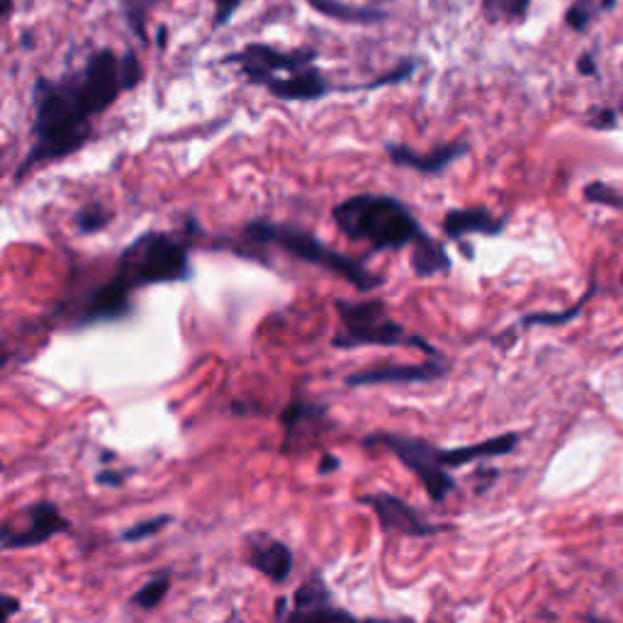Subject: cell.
I'll list each match as a JSON object with an SVG mask.
<instances>
[{
  "instance_id": "1",
  "label": "cell",
  "mask_w": 623,
  "mask_h": 623,
  "mask_svg": "<svg viewBox=\"0 0 623 623\" xmlns=\"http://www.w3.org/2000/svg\"><path fill=\"white\" fill-rule=\"evenodd\" d=\"M91 117L81 91V76H66L59 81L37 78L35 81V125H32L30 151L18 166L15 178L25 176L30 168L47 161L66 159L74 151L86 147L91 139Z\"/></svg>"
},
{
  "instance_id": "2",
  "label": "cell",
  "mask_w": 623,
  "mask_h": 623,
  "mask_svg": "<svg viewBox=\"0 0 623 623\" xmlns=\"http://www.w3.org/2000/svg\"><path fill=\"white\" fill-rule=\"evenodd\" d=\"M331 217L346 237L351 241H366L373 251L414 246L426 234L412 210L392 195H353L339 202Z\"/></svg>"
},
{
  "instance_id": "3",
  "label": "cell",
  "mask_w": 623,
  "mask_h": 623,
  "mask_svg": "<svg viewBox=\"0 0 623 623\" xmlns=\"http://www.w3.org/2000/svg\"><path fill=\"white\" fill-rule=\"evenodd\" d=\"M244 237L246 241H251V244L280 246V249L288 251L290 256L300 258V261L312 263V266H319V268H324V271L339 275V278H344L346 283H351L353 288L361 290V293H370V290L383 285V278L370 273L361 261L329 249L322 239H317L314 234L305 232V229L290 227V224L268 222V220H254L244 227Z\"/></svg>"
},
{
  "instance_id": "4",
  "label": "cell",
  "mask_w": 623,
  "mask_h": 623,
  "mask_svg": "<svg viewBox=\"0 0 623 623\" xmlns=\"http://www.w3.org/2000/svg\"><path fill=\"white\" fill-rule=\"evenodd\" d=\"M117 275L132 290L161 283H185L193 278L188 246L166 232H147L120 254Z\"/></svg>"
},
{
  "instance_id": "5",
  "label": "cell",
  "mask_w": 623,
  "mask_h": 623,
  "mask_svg": "<svg viewBox=\"0 0 623 623\" xmlns=\"http://www.w3.org/2000/svg\"><path fill=\"white\" fill-rule=\"evenodd\" d=\"M336 314L341 327L331 339V346L341 351L363 346H412L426 356H436V349L422 336L407 334L400 322L390 317L385 300H336Z\"/></svg>"
},
{
  "instance_id": "6",
  "label": "cell",
  "mask_w": 623,
  "mask_h": 623,
  "mask_svg": "<svg viewBox=\"0 0 623 623\" xmlns=\"http://www.w3.org/2000/svg\"><path fill=\"white\" fill-rule=\"evenodd\" d=\"M363 443L368 448L383 446L390 453H395L404 468L417 475L424 492L434 504H441L448 497V492L456 490V480L448 475V468L441 463V448L436 443L402 434H370Z\"/></svg>"
},
{
  "instance_id": "7",
  "label": "cell",
  "mask_w": 623,
  "mask_h": 623,
  "mask_svg": "<svg viewBox=\"0 0 623 623\" xmlns=\"http://www.w3.org/2000/svg\"><path fill=\"white\" fill-rule=\"evenodd\" d=\"M275 619L278 623H395V619H356L351 611L341 609L331 599V592L322 575H312L295 589L293 609L288 602H275Z\"/></svg>"
},
{
  "instance_id": "8",
  "label": "cell",
  "mask_w": 623,
  "mask_h": 623,
  "mask_svg": "<svg viewBox=\"0 0 623 623\" xmlns=\"http://www.w3.org/2000/svg\"><path fill=\"white\" fill-rule=\"evenodd\" d=\"M314 52L300 49V52H280L268 44H246L237 54L224 56V64H237L241 74L258 86H268V81L280 74H295V71L312 66Z\"/></svg>"
},
{
  "instance_id": "9",
  "label": "cell",
  "mask_w": 623,
  "mask_h": 623,
  "mask_svg": "<svg viewBox=\"0 0 623 623\" xmlns=\"http://www.w3.org/2000/svg\"><path fill=\"white\" fill-rule=\"evenodd\" d=\"M25 526L13 529L10 524L3 526L0 531V546L3 550H25L47 543L52 536L69 531V521L64 519L54 502H37L27 507L25 512Z\"/></svg>"
},
{
  "instance_id": "10",
  "label": "cell",
  "mask_w": 623,
  "mask_h": 623,
  "mask_svg": "<svg viewBox=\"0 0 623 623\" xmlns=\"http://www.w3.org/2000/svg\"><path fill=\"white\" fill-rule=\"evenodd\" d=\"M81 91L93 115L108 110L122 93L120 59L110 49H100L88 59L81 74Z\"/></svg>"
},
{
  "instance_id": "11",
  "label": "cell",
  "mask_w": 623,
  "mask_h": 623,
  "mask_svg": "<svg viewBox=\"0 0 623 623\" xmlns=\"http://www.w3.org/2000/svg\"><path fill=\"white\" fill-rule=\"evenodd\" d=\"M361 504L373 509L378 514L380 524L387 533H404V536H436L441 526L429 524L424 516L417 512L409 502L402 497L390 495V492H373V495H363Z\"/></svg>"
},
{
  "instance_id": "12",
  "label": "cell",
  "mask_w": 623,
  "mask_h": 623,
  "mask_svg": "<svg viewBox=\"0 0 623 623\" xmlns=\"http://www.w3.org/2000/svg\"><path fill=\"white\" fill-rule=\"evenodd\" d=\"M132 293L120 275H112L103 285L93 290L83 302V310L78 312V324H98V322H117L132 314Z\"/></svg>"
},
{
  "instance_id": "13",
  "label": "cell",
  "mask_w": 623,
  "mask_h": 623,
  "mask_svg": "<svg viewBox=\"0 0 623 623\" xmlns=\"http://www.w3.org/2000/svg\"><path fill=\"white\" fill-rule=\"evenodd\" d=\"M448 373L446 363H441L439 358L424 363H392V366H378V368H366L361 373H353L346 378L349 387H373V385H409V383H431V380H439Z\"/></svg>"
},
{
  "instance_id": "14",
  "label": "cell",
  "mask_w": 623,
  "mask_h": 623,
  "mask_svg": "<svg viewBox=\"0 0 623 623\" xmlns=\"http://www.w3.org/2000/svg\"><path fill=\"white\" fill-rule=\"evenodd\" d=\"M387 156L395 166L402 168H412V171L424 173V176H439V173L446 171L448 166L456 164L458 159H463L468 154L470 147L465 142H453L446 144V147H439L429 154H419V151L404 147V144H385Z\"/></svg>"
},
{
  "instance_id": "15",
  "label": "cell",
  "mask_w": 623,
  "mask_h": 623,
  "mask_svg": "<svg viewBox=\"0 0 623 623\" xmlns=\"http://www.w3.org/2000/svg\"><path fill=\"white\" fill-rule=\"evenodd\" d=\"M293 563V550L283 541L263 536V533H251L249 536V565L261 575H266L273 585L288 582Z\"/></svg>"
},
{
  "instance_id": "16",
  "label": "cell",
  "mask_w": 623,
  "mask_h": 623,
  "mask_svg": "<svg viewBox=\"0 0 623 623\" xmlns=\"http://www.w3.org/2000/svg\"><path fill=\"white\" fill-rule=\"evenodd\" d=\"M504 217L492 215L487 207H463V210H448L443 217L441 229L448 239L460 241L468 234H485V237H497L502 234Z\"/></svg>"
},
{
  "instance_id": "17",
  "label": "cell",
  "mask_w": 623,
  "mask_h": 623,
  "mask_svg": "<svg viewBox=\"0 0 623 623\" xmlns=\"http://www.w3.org/2000/svg\"><path fill=\"white\" fill-rule=\"evenodd\" d=\"M266 88L268 93H273L280 100H317L331 91L327 78H324L322 71L314 69V64L285 78H273Z\"/></svg>"
},
{
  "instance_id": "18",
  "label": "cell",
  "mask_w": 623,
  "mask_h": 623,
  "mask_svg": "<svg viewBox=\"0 0 623 623\" xmlns=\"http://www.w3.org/2000/svg\"><path fill=\"white\" fill-rule=\"evenodd\" d=\"M519 441H521V436L512 431V434L492 436V439L473 443V446H458V448H451V451H443L441 448V463L451 470V468H463V465L477 463V460L502 458V456H509V453L519 446Z\"/></svg>"
},
{
  "instance_id": "19",
  "label": "cell",
  "mask_w": 623,
  "mask_h": 623,
  "mask_svg": "<svg viewBox=\"0 0 623 623\" xmlns=\"http://www.w3.org/2000/svg\"><path fill=\"white\" fill-rule=\"evenodd\" d=\"M324 417H327V407H324V404L305 402V400H300V397L290 400L288 407L280 412V424H283V429H285L283 451H290V446H295L302 426L324 424Z\"/></svg>"
},
{
  "instance_id": "20",
  "label": "cell",
  "mask_w": 623,
  "mask_h": 623,
  "mask_svg": "<svg viewBox=\"0 0 623 623\" xmlns=\"http://www.w3.org/2000/svg\"><path fill=\"white\" fill-rule=\"evenodd\" d=\"M412 268L419 278H431V275H441L451 271V258H448L446 249L441 241H436L429 234L414 244L412 249Z\"/></svg>"
},
{
  "instance_id": "21",
  "label": "cell",
  "mask_w": 623,
  "mask_h": 623,
  "mask_svg": "<svg viewBox=\"0 0 623 623\" xmlns=\"http://www.w3.org/2000/svg\"><path fill=\"white\" fill-rule=\"evenodd\" d=\"M307 3L317 13L327 15L331 20L353 22V25H370V22H383L387 18V13H383V10L353 8V5L341 3V0H307Z\"/></svg>"
},
{
  "instance_id": "22",
  "label": "cell",
  "mask_w": 623,
  "mask_h": 623,
  "mask_svg": "<svg viewBox=\"0 0 623 623\" xmlns=\"http://www.w3.org/2000/svg\"><path fill=\"white\" fill-rule=\"evenodd\" d=\"M531 0H482L487 22H521L529 15Z\"/></svg>"
},
{
  "instance_id": "23",
  "label": "cell",
  "mask_w": 623,
  "mask_h": 623,
  "mask_svg": "<svg viewBox=\"0 0 623 623\" xmlns=\"http://www.w3.org/2000/svg\"><path fill=\"white\" fill-rule=\"evenodd\" d=\"M592 293H594V285L587 290L585 295L580 297V300H577V305H575V307H570V310H565V312L529 314V317L521 319L519 327H521V329H531V327H558V324H568L570 319H575L577 314L582 312V307H585V302L589 300V297H592Z\"/></svg>"
},
{
  "instance_id": "24",
  "label": "cell",
  "mask_w": 623,
  "mask_h": 623,
  "mask_svg": "<svg viewBox=\"0 0 623 623\" xmlns=\"http://www.w3.org/2000/svg\"><path fill=\"white\" fill-rule=\"evenodd\" d=\"M614 3L616 0H575V3L570 5L565 20H568V25L575 27V30H587L589 22L597 18L599 13H606V10L614 8Z\"/></svg>"
},
{
  "instance_id": "25",
  "label": "cell",
  "mask_w": 623,
  "mask_h": 623,
  "mask_svg": "<svg viewBox=\"0 0 623 623\" xmlns=\"http://www.w3.org/2000/svg\"><path fill=\"white\" fill-rule=\"evenodd\" d=\"M112 220V210H108L105 205L100 202H91V205L81 207L76 215V224H78V232L81 234H95V232H103Z\"/></svg>"
},
{
  "instance_id": "26",
  "label": "cell",
  "mask_w": 623,
  "mask_h": 623,
  "mask_svg": "<svg viewBox=\"0 0 623 623\" xmlns=\"http://www.w3.org/2000/svg\"><path fill=\"white\" fill-rule=\"evenodd\" d=\"M168 587H171V577L168 575L154 577V580H149L147 585L137 589V594L132 597V602L144 611L156 609V606L164 602V597L168 594Z\"/></svg>"
},
{
  "instance_id": "27",
  "label": "cell",
  "mask_w": 623,
  "mask_h": 623,
  "mask_svg": "<svg viewBox=\"0 0 623 623\" xmlns=\"http://www.w3.org/2000/svg\"><path fill=\"white\" fill-rule=\"evenodd\" d=\"M120 5L134 35L142 39V42H147V18L149 10L156 5V0H120Z\"/></svg>"
},
{
  "instance_id": "28",
  "label": "cell",
  "mask_w": 623,
  "mask_h": 623,
  "mask_svg": "<svg viewBox=\"0 0 623 623\" xmlns=\"http://www.w3.org/2000/svg\"><path fill=\"white\" fill-rule=\"evenodd\" d=\"M173 524V516L171 514H161V516H154V519H147V521H139V524L129 526V529H125L120 533V541L122 543H137V541H147V538L156 536V533H161L166 529V526Z\"/></svg>"
},
{
  "instance_id": "29",
  "label": "cell",
  "mask_w": 623,
  "mask_h": 623,
  "mask_svg": "<svg viewBox=\"0 0 623 623\" xmlns=\"http://www.w3.org/2000/svg\"><path fill=\"white\" fill-rule=\"evenodd\" d=\"M144 69H142V61L137 59V54L127 52L120 56V81H122V91H132L142 83Z\"/></svg>"
},
{
  "instance_id": "30",
  "label": "cell",
  "mask_w": 623,
  "mask_h": 623,
  "mask_svg": "<svg viewBox=\"0 0 623 623\" xmlns=\"http://www.w3.org/2000/svg\"><path fill=\"white\" fill-rule=\"evenodd\" d=\"M585 200L623 210V193H619V190H614L611 185H604V183H589L585 188Z\"/></svg>"
},
{
  "instance_id": "31",
  "label": "cell",
  "mask_w": 623,
  "mask_h": 623,
  "mask_svg": "<svg viewBox=\"0 0 623 623\" xmlns=\"http://www.w3.org/2000/svg\"><path fill=\"white\" fill-rule=\"evenodd\" d=\"M241 3H244V0H215V20H212V25L215 27L227 25L229 18L241 8Z\"/></svg>"
},
{
  "instance_id": "32",
  "label": "cell",
  "mask_w": 623,
  "mask_h": 623,
  "mask_svg": "<svg viewBox=\"0 0 623 623\" xmlns=\"http://www.w3.org/2000/svg\"><path fill=\"white\" fill-rule=\"evenodd\" d=\"M414 66H417V64H414V61H404V64H400L395 71H392V74H385L383 78H380V81L368 83L366 88H380V86H387V83H402V81H407V78L412 76Z\"/></svg>"
},
{
  "instance_id": "33",
  "label": "cell",
  "mask_w": 623,
  "mask_h": 623,
  "mask_svg": "<svg viewBox=\"0 0 623 623\" xmlns=\"http://www.w3.org/2000/svg\"><path fill=\"white\" fill-rule=\"evenodd\" d=\"M339 468H341V458L334 456V453H324V456L319 458L317 473L319 475H331V473H336Z\"/></svg>"
},
{
  "instance_id": "34",
  "label": "cell",
  "mask_w": 623,
  "mask_h": 623,
  "mask_svg": "<svg viewBox=\"0 0 623 623\" xmlns=\"http://www.w3.org/2000/svg\"><path fill=\"white\" fill-rule=\"evenodd\" d=\"M125 475L127 473H117V470H103V473L95 475V482L103 487H117L125 482Z\"/></svg>"
},
{
  "instance_id": "35",
  "label": "cell",
  "mask_w": 623,
  "mask_h": 623,
  "mask_svg": "<svg viewBox=\"0 0 623 623\" xmlns=\"http://www.w3.org/2000/svg\"><path fill=\"white\" fill-rule=\"evenodd\" d=\"M18 611H20V599H15L13 594H3V619H0V623H8L15 614H18Z\"/></svg>"
},
{
  "instance_id": "36",
  "label": "cell",
  "mask_w": 623,
  "mask_h": 623,
  "mask_svg": "<svg viewBox=\"0 0 623 623\" xmlns=\"http://www.w3.org/2000/svg\"><path fill=\"white\" fill-rule=\"evenodd\" d=\"M614 125H616V115L611 110H602L599 112V117H594L592 120V127H597V129H609Z\"/></svg>"
},
{
  "instance_id": "37",
  "label": "cell",
  "mask_w": 623,
  "mask_h": 623,
  "mask_svg": "<svg viewBox=\"0 0 623 623\" xmlns=\"http://www.w3.org/2000/svg\"><path fill=\"white\" fill-rule=\"evenodd\" d=\"M577 69H580V74H587V76H594V71H597V66H594V61H592V56H582L580 59V66H577Z\"/></svg>"
},
{
  "instance_id": "38",
  "label": "cell",
  "mask_w": 623,
  "mask_h": 623,
  "mask_svg": "<svg viewBox=\"0 0 623 623\" xmlns=\"http://www.w3.org/2000/svg\"><path fill=\"white\" fill-rule=\"evenodd\" d=\"M10 10H13V0H3V18H8Z\"/></svg>"
},
{
  "instance_id": "39",
  "label": "cell",
  "mask_w": 623,
  "mask_h": 623,
  "mask_svg": "<svg viewBox=\"0 0 623 623\" xmlns=\"http://www.w3.org/2000/svg\"><path fill=\"white\" fill-rule=\"evenodd\" d=\"M587 623H609V621H602L599 616H587Z\"/></svg>"
},
{
  "instance_id": "40",
  "label": "cell",
  "mask_w": 623,
  "mask_h": 623,
  "mask_svg": "<svg viewBox=\"0 0 623 623\" xmlns=\"http://www.w3.org/2000/svg\"><path fill=\"white\" fill-rule=\"evenodd\" d=\"M224 623H234V619H227V621H224Z\"/></svg>"
},
{
  "instance_id": "41",
  "label": "cell",
  "mask_w": 623,
  "mask_h": 623,
  "mask_svg": "<svg viewBox=\"0 0 623 623\" xmlns=\"http://www.w3.org/2000/svg\"><path fill=\"white\" fill-rule=\"evenodd\" d=\"M621 285H623V273H621Z\"/></svg>"
}]
</instances>
